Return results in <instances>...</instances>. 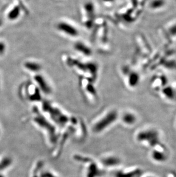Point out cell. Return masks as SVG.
<instances>
[{"mask_svg": "<svg viewBox=\"0 0 176 177\" xmlns=\"http://www.w3.org/2000/svg\"><path fill=\"white\" fill-rule=\"evenodd\" d=\"M139 141H147L151 146H155L159 143L158 135L155 131L148 130L146 131H143L140 133L138 135Z\"/></svg>", "mask_w": 176, "mask_h": 177, "instance_id": "obj_1", "label": "cell"}, {"mask_svg": "<svg viewBox=\"0 0 176 177\" xmlns=\"http://www.w3.org/2000/svg\"><path fill=\"white\" fill-rule=\"evenodd\" d=\"M58 28L64 33L73 37H75L78 34V32L76 28L66 22L60 23L58 25Z\"/></svg>", "mask_w": 176, "mask_h": 177, "instance_id": "obj_2", "label": "cell"}, {"mask_svg": "<svg viewBox=\"0 0 176 177\" xmlns=\"http://www.w3.org/2000/svg\"><path fill=\"white\" fill-rule=\"evenodd\" d=\"M34 79L38 84V85L40 86V88L43 91V92L45 93L50 92V88L49 87L47 83L45 82V79L43 78L42 76L40 75H37L35 76Z\"/></svg>", "mask_w": 176, "mask_h": 177, "instance_id": "obj_3", "label": "cell"}, {"mask_svg": "<svg viewBox=\"0 0 176 177\" xmlns=\"http://www.w3.org/2000/svg\"><path fill=\"white\" fill-rule=\"evenodd\" d=\"M75 49L81 52L82 54H84V55H90L92 52L91 50L89 48L87 47V46H85L84 44H82V43H77L75 44Z\"/></svg>", "mask_w": 176, "mask_h": 177, "instance_id": "obj_4", "label": "cell"}, {"mask_svg": "<svg viewBox=\"0 0 176 177\" xmlns=\"http://www.w3.org/2000/svg\"><path fill=\"white\" fill-rule=\"evenodd\" d=\"M153 158L158 162H163L166 160V155H165L161 151H155L152 153Z\"/></svg>", "mask_w": 176, "mask_h": 177, "instance_id": "obj_5", "label": "cell"}, {"mask_svg": "<svg viewBox=\"0 0 176 177\" xmlns=\"http://www.w3.org/2000/svg\"><path fill=\"white\" fill-rule=\"evenodd\" d=\"M165 0H152L149 4L150 7L153 9H158L163 7L165 4Z\"/></svg>", "mask_w": 176, "mask_h": 177, "instance_id": "obj_6", "label": "cell"}, {"mask_svg": "<svg viewBox=\"0 0 176 177\" xmlns=\"http://www.w3.org/2000/svg\"><path fill=\"white\" fill-rule=\"evenodd\" d=\"M141 171L140 170L133 171L128 173H118L117 177H141Z\"/></svg>", "mask_w": 176, "mask_h": 177, "instance_id": "obj_7", "label": "cell"}, {"mask_svg": "<svg viewBox=\"0 0 176 177\" xmlns=\"http://www.w3.org/2000/svg\"><path fill=\"white\" fill-rule=\"evenodd\" d=\"M25 66L27 69L33 72H37L41 69V66L38 64L33 62H27L25 63Z\"/></svg>", "mask_w": 176, "mask_h": 177, "instance_id": "obj_8", "label": "cell"}, {"mask_svg": "<svg viewBox=\"0 0 176 177\" xmlns=\"http://www.w3.org/2000/svg\"><path fill=\"white\" fill-rule=\"evenodd\" d=\"M123 120L126 124H133L136 121V118L133 114L128 113V114H126L123 117Z\"/></svg>", "mask_w": 176, "mask_h": 177, "instance_id": "obj_9", "label": "cell"}, {"mask_svg": "<svg viewBox=\"0 0 176 177\" xmlns=\"http://www.w3.org/2000/svg\"><path fill=\"white\" fill-rule=\"evenodd\" d=\"M20 13V8L18 7H15L13 9L9 14V19L11 20H14L17 19Z\"/></svg>", "mask_w": 176, "mask_h": 177, "instance_id": "obj_10", "label": "cell"}, {"mask_svg": "<svg viewBox=\"0 0 176 177\" xmlns=\"http://www.w3.org/2000/svg\"><path fill=\"white\" fill-rule=\"evenodd\" d=\"M169 30V32H170V33L172 35L176 36V24L173 25L172 27H171Z\"/></svg>", "mask_w": 176, "mask_h": 177, "instance_id": "obj_11", "label": "cell"}, {"mask_svg": "<svg viewBox=\"0 0 176 177\" xmlns=\"http://www.w3.org/2000/svg\"><path fill=\"white\" fill-rule=\"evenodd\" d=\"M5 49V46L3 44L0 43V53H2L4 51Z\"/></svg>", "mask_w": 176, "mask_h": 177, "instance_id": "obj_12", "label": "cell"}, {"mask_svg": "<svg viewBox=\"0 0 176 177\" xmlns=\"http://www.w3.org/2000/svg\"><path fill=\"white\" fill-rule=\"evenodd\" d=\"M104 1H106V2H111V1H113L114 0H103Z\"/></svg>", "mask_w": 176, "mask_h": 177, "instance_id": "obj_13", "label": "cell"}, {"mask_svg": "<svg viewBox=\"0 0 176 177\" xmlns=\"http://www.w3.org/2000/svg\"></svg>", "mask_w": 176, "mask_h": 177, "instance_id": "obj_14", "label": "cell"}]
</instances>
